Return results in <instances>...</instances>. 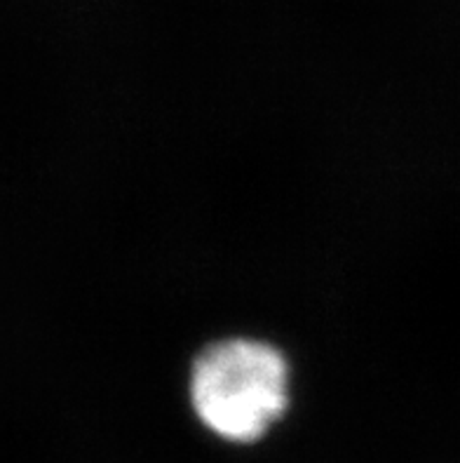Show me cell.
<instances>
[{"mask_svg": "<svg viewBox=\"0 0 460 463\" xmlns=\"http://www.w3.org/2000/svg\"><path fill=\"white\" fill-rule=\"evenodd\" d=\"M289 363L270 341L226 336L195 353L188 372L192 414L219 440L254 445L289 407Z\"/></svg>", "mask_w": 460, "mask_h": 463, "instance_id": "1", "label": "cell"}]
</instances>
